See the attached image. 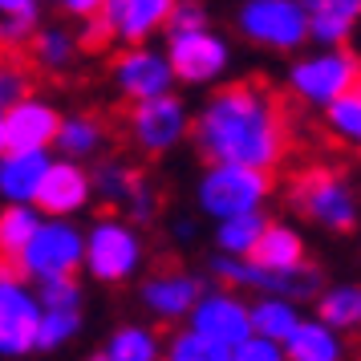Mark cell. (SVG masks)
Returning a JSON list of instances; mask_svg holds the SVG:
<instances>
[{
  "label": "cell",
  "instance_id": "cell-17",
  "mask_svg": "<svg viewBox=\"0 0 361 361\" xmlns=\"http://www.w3.org/2000/svg\"><path fill=\"white\" fill-rule=\"evenodd\" d=\"M199 296H203V284L195 276H187V272H175V268H166V272H159V276H150L142 284V305L163 321L191 317Z\"/></svg>",
  "mask_w": 361,
  "mask_h": 361
},
{
  "label": "cell",
  "instance_id": "cell-19",
  "mask_svg": "<svg viewBox=\"0 0 361 361\" xmlns=\"http://www.w3.org/2000/svg\"><path fill=\"white\" fill-rule=\"evenodd\" d=\"M309 37L321 45H341L361 25V0H305Z\"/></svg>",
  "mask_w": 361,
  "mask_h": 361
},
{
  "label": "cell",
  "instance_id": "cell-11",
  "mask_svg": "<svg viewBox=\"0 0 361 361\" xmlns=\"http://www.w3.org/2000/svg\"><path fill=\"white\" fill-rule=\"evenodd\" d=\"M130 134H134V142L142 150H150V154L171 150L183 134H187V106H183L179 98H171V94L134 102Z\"/></svg>",
  "mask_w": 361,
  "mask_h": 361
},
{
  "label": "cell",
  "instance_id": "cell-44",
  "mask_svg": "<svg viewBox=\"0 0 361 361\" xmlns=\"http://www.w3.org/2000/svg\"><path fill=\"white\" fill-rule=\"evenodd\" d=\"M159 361H166V357H159Z\"/></svg>",
  "mask_w": 361,
  "mask_h": 361
},
{
  "label": "cell",
  "instance_id": "cell-10",
  "mask_svg": "<svg viewBox=\"0 0 361 361\" xmlns=\"http://www.w3.org/2000/svg\"><path fill=\"white\" fill-rule=\"evenodd\" d=\"M171 66H175V78L191 85H207L215 82L224 69H228V45L224 37L207 33V29H191V33H171Z\"/></svg>",
  "mask_w": 361,
  "mask_h": 361
},
{
  "label": "cell",
  "instance_id": "cell-32",
  "mask_svg": "<svg viewBox=\"0 0 361 361\" xmlns=\"http://www.w3.org/2000/svg\"><path fill=\"white\" fill-rule=\"evenodd\" d=\"M134 183H138V175H130L126 166L102 163L98 175H94V195H102L106 203H122V207H126V199H130Z\"/></svg>",
  "mask_w": 361,
  "mask_h": 361
},
{
  "label": "cell",
  "instance_id": "cell-36",
  "mask_svg": "<svg viewBox=\"0 0 361 361\" xmlns=\"http://www.w3.org/2000/svg\"><path fill=\"white\" fill-rule=\"evenodd\" d=\"M37 29V13H8L0 17V45H25Z\"/></svg>",
  "mask_w": 361,
  "mask_h": 361
},
{
  "label": "cell",
  "instance_id": "cell-21",
  "mask_svg": "<svg viewBox=\"0 0 361 361\" xmlns=\"http://www.w3.org/2000/svg\"><path fill=\"white\" fill-rule=\"evenodd\" d=\"M37 224H41L37 203H8L0 212V260H17L25 244L33 240Z\"/></svg>",
  "mask_w": 361,
  "mask_h": 361
},
{
  "label": "cell",
  "instance_id": "cell-28",
  "mask_svg": "<svg viewBox=\"0 0 361 361\" xmlns=\"http://www.w3.org/2000/svg\"><path fill=\"white\" fill-rule=\"evenodd\" d=\"M166 361H231V349L212 341V337H203V333H195V329H187V333L171 337Z\"/></svg>",
  "mask_w": 361,
  "mask_h": 361
},
{
  "label": "cell",
  "instance_id": "cell-42",
  "mask_svg": "<svg viewBox=\"0 0 361 361\" xmlns=\"http://www.w3.org/2000/svg\"><path fill=\"white\" fill-rule=\"evenodd\" d=\"M90 361H110V357H106V353H102V357H90Z\"/></svg>",
  "mask_w": 361,
  "mask_h": 361
},
{
  "label": "cell",
  "instance_id": "cell-35",
  "mask_svg": "<svg viewBox=\"0 0 361 361\" xmlns=\"http://www.w3.org/2000/svg\"><path fill=\"white\" fill-rule=\"evenodd\" d=\"M166 29H171V33L207 29V13H203V4H195V0H175V8H171V17H166Z\"/></svg>",
  "mask_w": 361,
  "mask_h": 361
},
{
  "label": "cell",
  "instance_id": "cell-5",
  "mask_svg": "<svg viewBox=\"0 0 361 361\" xmlns=\"http://www.w3.org/2000/svg\"><path fill=\"white\" fill-rule=\"evenodd\" d=\"M142 268V240L126 219H98L85 235V272L102 284H122Z\"/></svg>",
  "mask_w": 361,
  "mask_h": 361
},
{
  "label": "cell",
  "instance_id": "cell-23",
  "mask_svg": "<svg viewBox=\"0 0 361 361\" xmlns=\"http://www.w3.org/2000/svg\"><path fill=\"white\" fill-rule=\"evenodd\" d=\"M264 228H268V219H264L260 212H240V215L219 219V231H215L219 252H224V256H252L256 244H260Z\"/></svg>",
  "mask_w": 361,
  "mask_h": 361
},
{
  "label": "cell",
  "instance_id": "cell-34",
  "mask_svg": "<svg viewBox=\"0 0 361 361\" xmlns=\"http://www.w3.org/2000/svg\"><path fill=\"white\" fill-rule=\"evenodd\" d=\"M231 361H288L284 357V345L260 333H247L240 345H231Z\"/></svg>",
  "mask_w": 361,
  "mask_h": 361
},
{
  "label": "cell",
  "instance_id": "cell-14",
  "mask_svg": "<svg viewBox=\"0 0 361 361\" xmlns=\"http://www.w3.org/2000/svg\"><path fill=\"white\" fill-rule=\"evenodd\" d=\"M90 195H94V179L73 159H61V163H49L33 203L41 215H66L69 219V215H78L90 203Z\"/></svg>",
  "mask_w": 361,
  "mask_h": 361
},
{
  "label": "cell",
  "instance_id": "cell-12",
  "mask_svg": "<svg viewBox=\"0 0 361 361\" xmlns=\"http://www.w3.org/2000/svg\"><path fill=\"white\" fill-rule=\"evenodd\" d=\"M191 329L231 349L252 333V309L231 293H203L191 309Z\"/></svg>",
  "mask_w": 361,
  "mask_h": 361
},
{
  "label": "cell",
  "instance_id": "cell-45",
  "mask_svg": "<svg viewBox=\"0 0 361 361\" xmlns=\"http://www.w3.org/2000/svg\"><path fill=\"white\" fill-rule=\"evenodd\" d=\"M57 4H61V0H57Z\"/></svg>",
  "mask_w": 361,
  "mask_h": 361
},
{
  "label": "cell",
  "instance_id": "cell-18",
  "mask_svg": "<svg viewBox=\"0 0 361 361\" xmlns=\"http://www.w3.org/2000/svg\"><path fill=\"white\" fill-rule=\"evenodd\" d=\"M49 163L53 159L45 150H4L0 154V195L8 203H33Z\"/></svg>",
  "mask_w": 361,
  "mask_h": 361
},
{
  "label": "cell",
  "instance_id": "cell-25",
  "mask_svg": "<svg viewBox=\"0 0 361 361\" xmlns=\"http://www.w3.org/2000/svg\"><path fill=\"white\" fill-rule=\"evenodd\" d=\"M296 309L288 296H264L260 305H252V333L260 337H272V341L284 345V337L296 329Z\"/></svg>",
  "mask_w": 361,
  "mask_h": 361
},
{
  "label": "cell",
  "instance_id": "cell-7",
  "mask_svg": "<svg viewBox=\"0 0 361 361\" xmlns=\"http://www.w3.org/2000/svg\"><path fill=\"white\" fill-rule=\"evenodd\" d=\"M357 82H361V66H357V57L345 49L312 53V57H305V61H296L288 69L293 94L300 102H309V106H329L333 98L357 90Z\"/></svg>",
  "mask_w": 361,
  "mask_h": 361
},
{
  "label": "cell",
  "instance_id": "cell-40",
  "mask_svg": "<svg viewBox=\"0 0 361 361\" xmlns=\"http://www.w3.org/2000/svg\"><path fill=\"white\" fill-rule=\"evenodd\" d=\"M8 150V142H4V110H0V154Z\"/></svg>",
  "mask_w": 361,
  "mask_h": 361
},
{
  "label": "cell",
  "instance_id": "cell-20",
  "mask_svg": "<svg viewBox=\"0 0 361 361\" xmlns=\"http://www.w3.org/2000/svg\"><path fill=\"white\" fill-rule=\"evenodd\" d=\"M284 357L288 361H341L337 329L325 321H296V329L284 337Z\"/></svg>",
  "mask_w": 361,
  "mask_h": 361
},
{
  "label": "cell",
  "instance_id": "cell-3",
  "mask_svg": "<svg viewBox=\"0 0 361 361\" xmlns=\"http://www.w3.org/2000/svg\"><path fill=\"white\" fill-rule=\"evenodd\" d=\"M41 296L29 288L17 260H0V357H25L37 349Z\"/></svg>",
  "mask_w": 361,
  "mask_h": 361
},
{
  "label": "cell",
  "instance_id": "cell-2",
  "mask_svg": "<svg viewBox=\"0 0 361 361\" xmlns=\"http://www.w3.org/2000/svg\"><path fill=\"white\" fill-rule=\"evenodd\" d=\"M85 264V235L66 215H45L37 224L33 240L25 244V252L17 256V268L29 280H53V276H73Z\"/></svg>",
  "mask_w": 361,
  "mask_h": 361
},
{
  "label": "cell",
  "instance_id": "cell-43",
  "mask_svg": "<svg viewBox=\"0 0 361 361\" xmlns=\"http://www.w3.org/2000/svg\"><path fill=\"white\" fill-rule=\"evenodd\" d=\"M357 94H361V82H357Z\"/></svg>",
  "mask_w": 361,
  "mask_h": 361
},
{
  "label": "cell",
  "instance_id": "cell-6",
  "mask_svg": "<svg viewBox=\"0 0 361 361\" xmlns=\"http://www.w3.org/2000/svg\"><path fill=\"white\" fill-rule=\"evenodd\" d=\"M215 276L231 284V288H256L268 296H288V300H305L321 288V272L300 264V268H268V264L252 260V256H219L215 260Z\"/></svg>",
  "mask_w": 361,
  "mask_h": 361
},
{
  "label": "cell",
  "instance_id": "cell-38",
  "mask_svg": "<svg viewBox=\"0 0 361 361\" xmlns=\"http://www.w3.org/2000/svg\"><path fill=\"white\" fill-rule=\"evenodd\" d=\"M61 8H66L69 17L90 20V17H98L102 13V0H61Z\"/></svg>",
  "mask_w": 361,
  "mask_h": 361
},
{
  "label": "cell",
  "instance_id": "cell-16",
  "mask_svg": "<svg viewBox=\"0 0 361 361\" xmlns=\"http://www.w3.org/2000/svg\"><path fill=\"white\" fill-rule=\"evenodd\" d=\"M171 8H175V0H102L98 20L106 25L110 37H126L138 45L154 29H163Z\"/></svg>",
  "mask_w": 361,
  "mask_h": 361
},
{
  "label": "cell",
  "instance_id": "cell-27",
  "mask_svg": "<svg viewBox=\"0 0 361 361\" xmlns=\"http://www.w3.org/2000/svg\"><path fill=\"white\" fill-rule=\"evenodd\" d=\"M159 353H163L159 337L138 325L118 329L114 337H110V345H106V357L110 361H159Z\"/></svg>",
  "mask_w": 361,
  "mask_h": 361
},
{
  "label": "cell",
  "instance_id": "cell-8",
  "mask_svg": "<svg viewBox=\"0 0 361 361\" xmlns=\"http://www.w3.org/2000/svg\"><path fill=\"white\" fill-rule=\"evenodd\" d=\"M240 29L256 45L268 49H296L309 41V13L305 0H247L240 8Z\"/></svg>",
  "mask_w": 361,
  "mask_h": 361
},
{
  "label": "cell",
  "instance_id": "cell-41",
  "mask_svg": "<svg viewBox=\"0 0 361 361\" xmlns=\"http://www.w3.org/2000/svg\"><path fill=\"white\" fill-rule=\"evenodd\" d=\"M4 78H8V69H0V102H4Z\"/></svg>",
  "mask_w": 361,
  "mask_h": 361
},
{
  "label": "cell",
  "instance_id": "cell-13",
  "mask_svg": "<svg viewBox=\"0 0 361 361\" xmlns=\"http://www.w3.org/2000/svg\"><path fill=\"white\" fill-rule=\"evenodd\" d=\"M118 90L130 102H147L159 98V94H171V82H175V66L166 53H154L147 45H134L130 53L118 57Z\"/></svg>",
  "mask_w": 361,
  "mask_h": 361
},
{
  "label": "cell",
  "instance_id": "cell-22",
  "mask_svg": "<svg viewBox=\"0 0 361 361\" xmlns=\"http://www.w3.org/2000/svg\"><path fill=\"white\" fill-rule=\"evenodd\" d=\"M252 260L268 264V268H300L305 264V240L293 228L268 224L260 235V244H256V252H252Z\"/></svg>",
  "mask_w": 361,
  "mask_h": 361
},
{
  "label": "cell",
  "instance_id": "cell-33",
  "mask_svg": "<svg viewBox=\"0 0 361 361\" xmlns=\"http://www.w3.org/2000/svg\"><path fill=\"white\" fill-rule=\"evenodd\" d=\"M41 309H82V293H78V284L73 276H53V280H41Z\"/></svg>",
  "mask_w": 361,
  "mask_h": 361
},
{
  "label": "cell",
  "instance_id": "cell-31",
  "mask_svg": "<svg viewBox=\"0 0 361 361\" xmlns=\"http://www.w3.org/2000/svg\"><path fill=\"white\" fill-rule=\"evenodd\" d=\"M33 57L41 69H66L73 61V37L66 29H41L33 37Z\"/></svg>",
  "mask_w": 361,
  "mask_h": 361
},
{
  "label": "cell",
  "instance_id": "cell-26",
  "mask_svg": "<svg viewBox=\"0 0 361 361\" xmlns=\"http://www.w3.org/2000/svg\"><path fill=\"white\" fill-rule=\"evenodd\" d=\"M321 321L341 329H357L361 325V284H337L321 296Z\"/></svg>",
  "mask_w": 361,
  "mask_h": 361
},
{
  "label": "cell",
  "instance_id": "cell-24",
  "mask_svg": "<svg viewBox=\"0 0 361 361\" xmlns=\"http://www.w3.org/2000/svg\"><path fill=\"white\" fill-rule=\"evenodd\" d=\"M57 150H61V159H73V163H82V159H94L102 150V126L94 118H61V126H57Z\"/></svg>",
  "mask_w": 361,
  "mask_h": 361
},
{
  "label": "cell",
  "instance_id": "cell-15",
  "mask_svg": "<svg viewBox=\"0 0 361 361\" xmlns=\"http://www.w3.org/2000/svg\"><path fill=\"white\" fill-rule=\"evenodd\" d=\"M61 114L41 98H17L4 110V142L8 150H45L57 138Z\"/></svg>",
  "mask_w": 361,
  "mask_h": 361
},
{
  "label": "cell",
  "instance_id": "cell-39",
  "mask_svg": "<svg viewBox=\"0 0 361 361\" xmlns=\"http://www.w3.org/2000/svg\"><path fill=\"white\" fill-rule=\"evenodd\" d=\"M8 13H37V0H0V17Z\"/></svg>",
  "mask_w": 361,
  "mask_h": 361
},
{
  "label": "cell",
  "instance_id": "cell-37",
  "mask_svg": "<svg viewBox=\"0 0 361 361\" xmlns=\"http://www.w3.org/2000/svg\"><path fill=\"white\" fill-rule=\"evenodd\" d=\"M126 212H130L134 224H142V219H150V215H154V191H150V187H147L142 179L134 183L130 199H126Z\"/></svg>",
  "mask_w": 361,
  "mask_h": 361
},
{
  "label": "cell",
  "instance_id": "cell-29",
  "mask_svg": "<svg viewBox=\"0 0 361 361\" xmlns=\"http://www.w3.org/2000/svg\"><path fill=\"white\" fill-rule=\"evenodd\" d=\"M82 329V309H41V329H37V349H57Z\"/></svg>",
  "mask_w": 361,
  "mask_h": 361
},
{
  "label": "cell",
  "instance_id": "cell-9",
  "mask_svg": "<svg viewBox=\"0 0 361 361\" xmlns=\"http://www.w3.org/2000/svg\"><path fill=\"white\" fill-rule=\"evenodd\" d=\"M293 203L300 215L333 231H349L357 224V199L349 191V183L333 171H305L293 187Z\"/></svg>",
  "mask_w": 361,
  "mask_h": 361
},
{
  "label": "cell",
  "instance_id": "cell-30",
  "mask_svg": "<svg viewBox=\"0 0 361 361\" xmlns=\"http://www.w3.org/2000/svg\"><path fill=\"white\" fill-rule=\"evenodd\" d=\"M329 114V130L345 138V142H361V94L357 90H349L341 98H333L325 106Z\"/></svg>",
  "mask_w": 361,
  "mask_h": 361
},
{
  "label": "cell",
  "instance_id": "cell-4",
  "mask_svg": "<svg viewBox=\"0 0 361 361\" xmlns=\"http://www.w3.org/2000/svg\"><path fill=\"white\" fill-rule=\"evenodd\" d=\"M268 195V171L244 163H215L199 183V207L212 219H228L240 212H260Z\"/></svg>",
  "mask_w": 361,
  "mask_h": 361
},
{
  "label": "cell",
  "instance_id": "cell-1",
  "mask_svg": "<svg viewBox=\"0 0 361 361\" xmlns=\"http://www.w3.org/2000/svg\"><path fill=\"white\" fill-rule=\"evenodd\" d=\"M195 142L207 163H244L268 171L284 154V114L260 85H228L203 106Z\"/></svg>",
  "mask_w": 361,
  "mask_h": 361
}]
</instances>
